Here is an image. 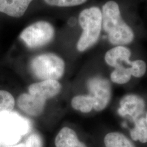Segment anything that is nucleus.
<instances>
[{"mask_svg":"<svg viewBox=\"0 0 147 147\" xmlns=\"http://www.w3.org/2000/svg\"><path fill=\"white\" fill-rule=\"evenodd\" d=\"M102 28L112 45L123 46L133 41L134 32L121 17L118 3L114 1L106 2L102 7Z\"/></svg>","mask_w":147,"mask_h":147,"instance_id":"f257e3e1","label":"nucleus"},{"mask_svg":"<svg viewBox=\"0 0 147 147\" xmlns=\"http://www.w3.org/2000/svg\"><path fill=\"white\" fill-rule=\"evenodd\" d=\"M82 32L77 42V50L83 52L98 41L102 28V10L97 7L84 9L79 14Z\"/></svg>","mask_w":147,"mask_h":147,"instance_id":"f03ea898","label":"nucleus"},{"mask_svg":"<svg viewBox=\"0 0 147 147\" xmlns=\"http://www.w3.org/2000/svg\"><path fill=\"white\" fill-rule=\"evenodd\" d=\"M28 119L12 112L0 117V147H8L18 144L22 138L30 131Z\"/></svg>","mask_w":147,"mask_h":147,"instance_id":"7ed1b4c3","label":"nucleus"},{"mask_svg":"<svg viewBox=\"0 0 147 147\" xmlns=\"http://www.w3.org/2000/svg\"><path fill=\"white\" fill-rule=\"evenodd\" d=\"M29 67L34 76L40 80H58L65 71V62L54 53H45L33 58Z\"/></svg>","mask_w":147,"mask_h":147,"instance_id":"20e7f679","label":"nucleus"},{"mask_svg":"<svg viewBox=\"0 0 147 147\" xmlns=\"http://www.w3.org/2000/svg\"><path fill=\"white\" fill-rule=\"evenodd\" d=\"M55 29L50 23L37 21L24 29L20 38L29 49H34L47 45L55 36Z\"/></svg>","mask_w":147,"mask_h":147,"instance_id":"39448f33","label":"nucleus"},{"mask_svg":"<svg viewBox=\"0 0 147 147\" xmlns=\"http://www.w3.org/2000/svg\"><path fill=\"white\" fill-rule=\"evenodd\" d=\"M89 94L94 102L95 111H102L107 107L111 99V84L108 79L93 76L87 81Z\"/></svg>","mask_w":147,"mask_h":147,"instance_id":"423d86ee","label":"nucleus"},{"mask_svg":"<svg viewBox=\"0 0 147 147\" xmlns=\"http://www.w3.org/2000/svg\"><path fill=\"white\" fill-rule=\"evenodd\" d=\"M145 110V102L140 96L134 94L127 95L121 99L118 110L122 117L129 116L133 121L142 117Z\"/></svg>","mask_w":147,"mask_h":147,"instance_id":"0eeeda50","label":"nucleus"},{"mask_svg":"<svg viewBox=\"0 0 147 147\" xmlns=\"http://www.w3.org/2000/svg\"><path fill=\"white\" fill-rule=\"evenodd\" d=\"M16 103L23 113L31 117H37L43 113L47 100L29 93H24L18 96Z\"/></svg>","mask_w":147,"mask_h":147,"instance_id":"6e6552de","label":"nucleus"},{"mask_svg":"<svg viewBox=\"0 0 147 147\" xmlns=\"http://www.w3.org/2000/svg\"><path fill=\"white\" fill-rule=\"evenodd\" d=\"M61 90V84L58 80H46L34 82L29 85L28 93L47 100L57 96Z\"/></svg>","mask_w":147,"mask_h":147,"instance_id":"1a4fd4ad","label":"nucleus"},{"mask_svg":"<svg viewBox=\"0 0 147 147\" xmlns=\"http://www.w3.org/2000/svg\"><path fill=\"white\" fill-rule=\"evenodd\" d=\"M33 0H0V12L14 18L24 15Z\"/></svg>","mask_w":147,"mask_h":147,"instance_id":"9d476101","label":"nucleus"},{"mask_svg":"<svg viewBox=\"0 0 147 147\" xmlns=\"http://www.w3.org/2000/svg\"><path fill=\"white\" fill-rule=\"evenodd\" d=\"M131 51L127 48L123 46H117L114 47L106 53L104 59L106 63L111 67H115L116 66L125 64L131 66V61H130Z\"/></svg>","mask_w":147,"mask_h":147,"instance_id":"9b49d317","label":"nucleus"},{"mask_svg":"<svg viewBox=\"0 0 147 147\" xmlns=\"http://www.w3.org/2000/svg\"><path fill=\"white\" fill-rule=\"evenodd\" d=\"M55 147H87L81 142L74 130L64 127L59 131L55 140Z\"/></svg>","mask_w":147,"mask_h":147,"instance_id":"f8f14e48","label":"nucleus"},{"mask_svg":"<svg viewBox=\"0 0 147 147\" xmlns=\"http://www.w3.org/2000/svg\"><path fill=\"white\" fill-rule=\"evenodd\" d=\"M104 144L106 147H136L131 141L120 132H110L106 134Z\"/></svg>","mask_w":147,"mask_h":147,"instance_id":"ddd939ff","label":"nucleus"},{"mask_svg":"<svg viewBox=\"0 0 147 147\" xmlns=\"http://www.w3.org/2000/svg\"><path fill=\"white\" fill-rule=\"evenodd\" d=\"M71 105L74 110L83 113H89L93 109L94 102L89 95H79L71 100Z\"/></svg>","mask_w":147,"mask_h":147,"instance_id":"4468645a","label":"nucleus"},{"mask_svg":"<svg viewBox=\"0 0 147 147\" xmlns=\"http://www.w3.org/2000/svg\"><path fill=\"white\" fill-rule=\"evenodd\" d=\"M134 127L130 130V136L134 141L147 142V125L145 117H142L134 121Z\"/></svg>","mask_w":147,"mask_h":147,"instance_id":"2eb2a0df","label":"nucleus"},{"mask_svg":"<svg viewBox=\"0 0 147 147\" xmlns=\"http://www.w3.org/2000/svg\"><path fill=\"white\" fill-rule=\"evenodd\" d=\"M115 68V70L112 71L110 74L112 82L119 84H123L129 81L132 76L130 66L126 67L123 64H120L116 66Z\"/></svg>","mask_w":147,"mask_h":147,"instance_id":"dca6fc26","label":"nucleus"},{"mask_svg":"<svg viewBox=\"0 0 147 147\" xmlns=\"http://www.w3.org/2000/svg\"><path fill=\"white\" fill-rule=\"evenodd\" d=\"M15 106V100L10 92L0 90V117L12 112Z\"/></svg>","mask_w":147,"mask_h":147,"instance_id":"f3484780","label":"nucleus"},{"mask_svg":"<svg viewBox=\"0 0 147 147\" xmlns=\"http://www.w3.org/2000/svg\"><path fill=\"white\" fill-rule=\"evenodd\" d=\"M51 6L72 7L83 4L87 0H44Z\"/></svg>","mask_w":147,"mask_h":147,"instance_id":"a211bd4d","label":"nucleus"},{"mask_svg":"<svg viewBox=\"0 0 147 147\" xmlns=\"http://www.w3.org/2000/svg\"><path fill=\"white\" fill-rule=\"evenodd\" d=\"M131 75L136 78H140L144 75L146 70V63L142 60H135L131 61Z\"/></svg>","mask_w":147,"mask_h":147,"instance_id":"6ab92c4d","label":"nucleus"},{"mask_svg":"<svg viewBox=\"0 0 147 147\" xmlns=\"http://www.w3.org/2000/svg\"><path fill=\"white\" fill-rule=\"evenodd\" d=\"M25 144V147H43V140L41 136L34 133L27 138Z\"/></svg>","mask_w":147,"mask_h":147,"instance_id":"aec40b11","label":"nucleus"},{"mask_svg":"<svg viewBox=\"0 0 147 147\" xmlns=\"http://www.w3.org/2000/svg\"><path fill=\"white\" fill-rule=\"evenodd\" d=\"M8 147H25V143H18V144L16 145H13V146H10Z\"/></svg>","mask_w":147,"mask_h":147,"instance_id":"412c9836","label":"nucleus"},{"mask_svg":"<svg viewBox=\"0 0 147 147\" xmlns=\"http://www.w3.org/2000/svg\"><path fill=\"white\" fill-rule=\"evenodd\" d=\"M145 119H146V125H147V113L146 116H145Z\"/></svg>","mask_w":147,"mask_h":147,"instance_id":"4be33fe9","label":"nucleus"}]
</instances>
